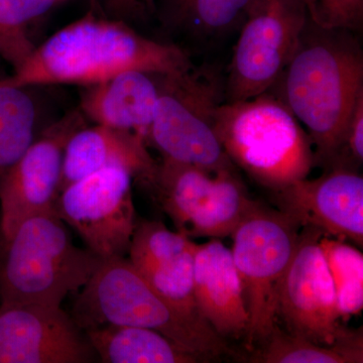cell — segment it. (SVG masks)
<instances>
[{
  "label": "cell",
  "mask_w": 363,
  "mask_h": 363,
  "mask_svg": "<svg viewBox=\"0 0 363 363\" xmlns=\"http://www.w3.org/2000/svg\"><path fill=\"white\" fill-rule=\"evenodd\" d=\"M352 32L325 30L308 18L295 54L274 85L305 126L315 164H337L358 98L363 95V54Z\"/></svg>",
  "instance_id": "obj_1"
},
{
  "label": "cell",
  "mask_w": 363,
  "mask_h": 363,
  "mask_svg": "<svg viewBox=\"0 0 363 363\" xmlns=\"http://www.w3.org/2000/svg\"><path fill=\"white\" fill-rule=\"evenodd\" d=\"M193 64L183 50L140 35L124 21L88 14L52 35L4 84H97L126 71L168 75Z\"/></svg>",
  "instance_id": "obj_2"
},
{
  "label": "cell",
  "mask_w": 363,
  "mask_h": 363,
  "mask_svg": "<svg viewBox=\"0 0 363 363\" xmlns=\"http://www.w3.org/2000/svg\"><path fill=\"white\" fill-rule=\"evenodd\" d=\"M214 130L234 166L272 192L308 178L316 166L309 135L269 91L223 102L215 116Z\"/></svg>",
  "instance_id": "obj_3"
},
{
  "label": "cell",
  "mask_w": 363,
  "mask_h": 363,
  "mask_svg": "<svg viewBox=\"0 0 363 363\" xmlns=\"http://www.w3.org/2000/svg\"><path fill=\"white\" fill-rule=\"evenodd\" d=\"M74 303L82 329L117 325L152 329L202 359L229 354L224 338L204 322L177 311L124 257L104 259Z\"/></svg>",
  "instance_id": "obj_4"
},
{
  "label": "cell",
  "mask_w": 363,
  "mask_h": 363,
  "mask_svg": "<svg viewBox=\"0 0 363 363\" xmlns=\"http://www.w3.org/2000/svg\"><path fill=\"white\" fill-rule=\"evenodd\" d=\"M4 245L0 304L59 307L88 283L104 260L74 245L56 212L26 219Z\"/></svg>",
  "instance_id": "obj_5"
},
{
  "label": "cell",
  "mask_w": 363,
  "mask_h": 363,
  "mask_svg": "<svg viewBox=\"0 0 363 363\" xmlns=\"http://www.w3.org/2000/svg\"><path fill=\"white\" fill-rule=\"evenodd\" d=\"M225 102V78L210 65L161 75L149 140L162 157L199 168L234 169L214 130Z\"/></svg>",
  "instance_id": "obj_6"
},
{
  "label": "cell",
  "mask_w": 363,
  "mask_h": 363,
  "mask_svg": "<svg viewBox=\"0 0 363 363\" xmlns=\"http://www.w3.org/2000/svg\"><path fill=\"white\" fill-rule=\"evenodd\" d=\"M300 227L281 210L257 202L231 233L250 345L264 343L277 325L279 285L297 247Z\"/></svg>",
  "instance_id": "obj_7"
},
{
  "label": "cell",
  "mask_w": 363,
  "mask_h": 363,
  "mask_svg": "<svg viewBox=\"0 0 363 363\" xmlns=\"http://www.w3.org/2000/svg\"><path fill=\"white\" fill-rule=\"evenodd\" d=\"M177 231L189 238L231 235L255 206L234 169L211 171L162 157L145 182Z\"/></svg>",
  "instance_id": "obj_8"
},
{
  "label": "cell",
  "mask_w": 363,
  "mask_h": 363,
  "mask_svg": "<svg viewBox=\"0 0 363 363\" xmlns=\"http://www.w3.org/2000/svg\"><path fill=\"white\" fill-rule=\"evenodd\" d=\"M307 21L302 0H252L225 78V102L271 90L295 54Z\"/></svg>",
  "instance_id": "obj_9"
},
{
  "label": "cell",
  "mask_w": 363,
  "mask_h": 363,
  "mask_svg": "<svg viewBox=\"0 0 363 363\" xmlns=\"http://www.w3.org/2000/svg\"><path fill=\"white\" fill-rule=\"evenodd\" d=\"M112 167L74 182L60 192L55 212L101 259L128 255L136 226L133 179Z\"/></svg>",
  "instance_id": "obj_10"
},
{
  "label": "cell",
  "mask_w": 363,
  "mask_h": 363,
  "mask_svg": "<svg viewBox=\"0 0 363 363\" xmlns=\"http://www.w3.org/2000/svg\"><path fill=\"white\" fill-rule=\"evenodd\" d=\"M300 233L278 294V317L289 333L313 342L332 345L358 333L340 324L330 272L320 247L321 231Z\"/></svg>",
  "instance_id": "obj_11"
},
{
  "label": "cell",
  "mask_w": 363,
  "mask_h": 363,
  "mask_svg": "<svg viewBox=\"0 0 363 363\" xmlns=\"http://www.w3.org/2000/svg\"><path fill=\"white\" fill-rule=\"evenodd\" d=\"M81 111L67 114L33 140L0 183V233L9 240L18 227L37 215L55 212L60 194L64 150L84 126Z\"/></svg>",
  "instance_id": "obj_12"
},
{
  "label": "cell",
  "mask_w": 363,
  "mask_h": 363,
  "mask_svg": "<svg viewBox=\"0 0 363 363\" xmlns=\"http://www.w3.org/2000/svg\"><path fill=\"white\" fill-rule=\"evenodd\" d=\"M95 357L61 306L0 304V363H88Z\"/></svg>",
  "instance_id": "obj_13"
},
{
  "label": "cell",
  "mask_w": 363,
  "mask_h": 363,
  "mask_svg": "<svg viewBox=\"0 0 363 363\" xmlns=\"http://www.w3.org/2000/svg\"><path fill=\"white\" fill-rule=\"evenodd\" d=\"M279 210L301 227L324 235L363 243V179L357 169L333 167L274 192Z\"/></svg>",
  "instance_id": "obj_14"
},
{
  "label": "cell",
  "mask_w": 363,
  "mask_h": 363,
  "mask_svg": "<svg viewBox=\"0 0 363 363\" xmlns=\"http://www.w3.org/2000/svg\"><path fill=\"white\" fill-rule=\"evenodd\" d=\"M194 291L198 311L222 338L247 336L248 313L230 248L219 238L197 245Z\"/></svg>",
  "instance_id": "obj_15"
},
{
  "label": "cell",
  "mask_w": 363,
  "mask_h": 363,
  "mask_svg": "<svg viewBox=\"0 0 363 363\" xmlns=\"http://www.w3.org/2000/svg\"><path fill=\"white\" fill-rule=\"evenodd\" d=\"M157 164L147 149V138L140 133L101 124L84 125L67 143L60 192L74 182L112 167L128 169L145 184Z\"/></svg>",
  "instance_id": "obj_16"
},
{
  "label": "cell",
  "mask_w": 363,
  "mask_h": 363,
  "mask_svg": "<svg viewBox=\"0 0 363 363\" xmlns=\"http://www.w3.org/2000/svg\"><path fill=\"white\" fill-rule=\"evenodd\" d=\"M160 77L149 72L126 71L87 86L81 98V113L96 124L147 138L159 99Z\"/></svg>",
  "instance_id": "obj_17"
},
{
  "label": "cell",
  "mask_w": 363,
  "mask_h": 363,
  "mask_svg": "<svg viewBox=\"0 0 363 363\" xmlns=\"http://www.w3.org/2000/svg\"><path fill=\"white\" fill-rule=\"evenodd\" d=\"M84 332L104 363H196L202 359L152 329L104 325Z\"/></svg>",
  "instance_id": "obj_18"
},
{
  "label": "cell",
  "mask_w": 363,
  "mask_h": 363,
  "mask_svg": "<svg viewBox=\"0 0 363 363\" xmlns=\"http://www.w3.org/2000/svg\"><path fill=\"white\" fill-rule=\"evenodd\" d=\"M260 363H362V335L325 345L274 326L262 347L252 358Z\"/></svg>",
  "instance_id": "obj_19"
},
{
  "label": "cell",
  "mask_w": 363,
  "mask_h": 363,
  "mask_svg": "<svg viewBox=\"0 0 363 363\" xmlns=\"http://www.w3.org/2000/svg\"><path fill=\"white\" fill-rule=\"evenodd\" d=\"M252 0H162L159 11L171 25L197 37H214L242 25Z\"/></svg>",
  "instance_id": "obj_20"
},
{
  "label": "cell",
  "mask_w": 363,
  "mask_h": 363,
  "mask_svg": "<svg viewBox=\"0 0 363 363\" xmlns=\"http://www.w3.org/2000/svg\"><path fill=\"white\" fill-rule=\"evenodd\" d=\"M37 108L26 87L0 82V183L35 140Z\"/></svg>",
  "instance_id": "obj_21"
},
{
  "label": "cell",
  "mask_w": 363,
  "mask_h": 363,
  "mask_svg": "<svg viewBox=\"0 0 363 363\" xmlns=\"http://www.w3.org/2000/svg\"><path fill=\"white\" fill-rule=\"evenodd\" d=\"M330 272L339 317L347 319L363 308V255L340 238L322 235L319 240Z\"/></svg>",
  "instance_id": "obj_22"
},
{
  "label": "cell",
  "mask_w": 363,
  "mask_h": 363,
  "mask_svg": "<svg viewBox=\"0 0 363 363\" xmlns=\"http://www.w3.org/2000/svg\"><path fill=\"white\" fill-rule=\"evenodd\" d=\"M197 245L178 257L138 272L161 297L190 319L207 323L198 311L194 291V255ZM208 324V323H207Z\"/></svg>",
  "instance_id": "obj_23"
},
{
  "label": "cell",
  "mask_w": 363,
  "mask_h": 363,
  "mask_svg": "<svg viewBox=\"0 0 363 363\" xmlns=\"http://www.w3.org/2000/svg\"><path fill=\"white\" fill-rule=\"evenodd\" d=\"M60 0H0V56L18 68L35 45L26 28L47 13Z\"/></svg>",
  "instance_id": "obj_24"
},
{
  "label": "cell",
  "mask_w": 363,
  "mask_h": 363,
  "mask_svg": "<svg viewBox=\"0 0 363 363\" xmlns=\"http://www.w3.org/2000/svg\"><path fill=\"white\" fill-rule=\"evenodd\" d=\"M193 245L185 234L169 230L161 221L138 222L128 247V260L142 272L178 257Z\"/></svg>",
  "instance_id": "obj_25"
},
{
  "label": "cell",
  "mask_w": 363,
  "mask_h": 363,
  "mask_svg": "<svg viewBox=\"0 0 363 363\" xmlns=\"http://www.w3.org/2000/svg\"><path fill=\"white\" fill-rule=\"evenodd\" d=\"M308 18L325 30L358 32L363 21V0H302Z\"/></svg>",
  "instance_id": "obj_26"
},
{
  "label": "cell",
  "mask_w": 363,
  "mask_h": 363,
  "mask_svg": "<svg viewBox=\"0 0 363 363\" xmlns=\"http://www.w3.org/2000/svg\"><path fill=\"white\" fill-rule=\"evenodd\" d=\"M106 18L124 21L147 20L159 11L162 0H99Z\"/></svg>",
  "instance_id": "obj_27"
}]
</instances>
